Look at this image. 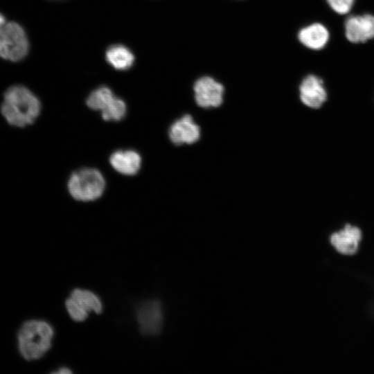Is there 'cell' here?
<instances>
[{
    "instance_id": "e0dca14e",
    "label": "cell",
    "mask_w": 374,
    "mask_h": 374,
    "mask_svg": "<svg viewBox=\"0 0 374 374\" xmlns=\"http://www.w3.org/2000/svg\"><path fill=\"white\" fill-rule=\"evenodd\" d=\"M326 1L334 12L344 15L351 11L355 0H326Z\"/></svg>"
},
{
    "instance_id": "277c9868",
    "label": "cell",
    "mask_w": 374,
    "mask_h": 374,
    "mask_svg": "<svg viewBox=\"0 0 374 374\" xmlns=\"http://www.w3.org/2000/svg\"><path fill=\"white\" fill-rule=\"evenodd\" d=\"M29 50V39L22 26L15 21H6L0 30V57L12 62H20Z\"/></svg>"
},
{
    "instance_id": "9a60e30c",
    "label": "cell",
    "mask_w": 374,
    "mask_h": 374,
    "mask_svg": "<svg viewBox=\"0 0 374 374\" xmlns=\"http://www.w3.org/2000/svg\"><path fill=\"white\" fill-rule=\"evenodd\" d=\"M114 96L110 88L106 86H101L90 93L86 103L90 109L102 112Z\"/></svg>"
},
{
    "instance_id": "52a82bcc",
    "label": "cell",
    "mask_w": 374,
    "mask_h": 374,
    "mask_svg": "<svg viewBox=\"0 0 374 374\" xmlns=\"http://www.w3.org/2000/svg\"><path fill=\"white\" fill-rule=\"evenodd\" d=\"M344 35L353 44H362L374 39V15L365 13L348 17L344 24Z\"/></svg>"
},
{
    "instance_id": "30bf717a",
    "label": "cell",
    "mask_w": 374,
    "mask_h": 374,
    "mask_svg": "<svg viewBox=\"0 0 374 374\" xmlns=\"http://www.w3.org/2000/svg\"><path fill=\"white\" fill-rule=\"evenodd\" d=\"M168 135L175 145L193 144L200 137V128L190 115L186 114L170 125Z\"/></svg>"
},
{
    "instance_id": "4fadbf2b",
    "label": "cell",
    "mask_w": 374,
    "mask_h": 374,
    "mask_svg": "<svg viewBox=\"0 0 374 374\" xmlns=\"http://www.w3.org/2000/svg\"><path fill=\"white\" fill-rule=\"evenodd\" d=\"M109 163L118 172L125 175H134L141 168V157L134 150H117L110 156Z\"/></svg>"
},
{
    "instance_id": "9c48e42d",
    "label": "cell",
    "mask_w": 374,
    "mask_h": 374,
    "mask_svg": "<svg viewBox=\"0 0 374 374\" xmlns=\"http://www.w3.org/2000/svg\"><path fill=\"white\" fill-rule=\"evenodd\" d=\"M299 98L305 106L318 109L326 101L327 91L323 80L317 75H307L301 82Z\"/></svg>"
},
{
    "instance_id": "5bb4252c",
    "label": "cell",
    "mask_w": 374,
    "mask_h": 374,
    "mask_svg": "<svg viewBox=\"0 0 374 374\" xmlns=\"http://www.w3.org/2000/svg\"><path fill=\"white\" fill-rule=\"evenodd\" d=\"M105 59L114 69L125 71L132 67L135 57L127 46L123 44H114L107 49Z\"/></svg>"
},
{
    "instance_id": "2e32d148",
    "label": "cell",
    "mask_w": 374,
    "mask_h": 374,
    "mask_svg": "<svg viewBox=\"0 0 374 374\" xmlns=\"http://www.w3.org/2000/svg\"><path fill=\"white\" fill-rule=\"evenodd\" d=\"M127 107L125 101L114 96L109 105L102 111L101 116L106 121H119L126 114Z\"/></svg>"
},
{
    "instance_id": "ba28073f",
    "label": "cell",
    "mask_w": 374,
    "mask_h": 374,
    "mask_svg": "<svg viewBox=\"0 0 374 374\" xmlns=\"http://www.w3.org/2000/svg\"><path fill=\"white\" fill-rule=\"evenodd\" d=\"M136 319L139 329L143 335H159L163 322L161 302L153 300L141 304L136 310Z\"/></svg>"
},
{
    "instance_id": "8992f818",
    "label": "cell",
    "mask_w": 374,
    "mask_h": 374,
    "mask_svg": "<svg viewBox=\"0 0 374 374\" xmlns=\"http://www.w3.org/2000/svg\"><path fill=\"white\" fill-rule=\"evenodd\" d=\"M194 98L202 108L218 107L223 103L224 87L213 77L204 75L193 84Z\"/></svg>"
},
{
    "instance_id": "8fae6325",
    "label": "cell",
    "mask_w": 374,
    "mask_h": 374,
    "mask_svg": "<svg viewBox=\"0 0 374 374\" xmlns=\"http://www.w3.org/2000/svg\"><path fill=\"white\" fill-rule=\"evenodd\" d=\"M330 32L321 23L314 22L301 28L297 33L299 43L312 51L325 48L330 40Z\"/></svg>"
},
{
    "instance_id": "6da1fadb",
    "label": "cell",
    "mask_w": 374,
    "mask_h": 374,
    "mask_svg": "<svg viewBox=\"0 0 374 374\" xmlns=\"http://www.w3.org/2000/svg\"><path fill=\"white\" fill-rule=\"evenodd\" d=\"M1 111L9 124L22 127L34 123L40 113L41 103L25 86L12 85L3 94Z\"/></svg>"
},
{
    "instance_id": "5b68a950",
    "label": "cell",
    "mask_w": 374,
    "mask_h": 374,
    "mask_svg": "<svg viewBox=\"0 0 374 374\" xmlns=\"http://www.w3.org/2000/svg\"><path fill=\"white\" fill-rule=\"evenodd\" d=\"M65 304L70 317L75 321H84L91 310L100 314L103 310L101 301L95 294L81 289L73 290Z\"/></svg>"
},
{
    "instance_id": "ac0fdd59",
    "label": "cell",
    "mask_w": 374,
    "mask_h": 374,
    "mask_svg": "<svg viewBox=\"0 0 374 374\" xmlns=\"http://www.w3.org/2000/svg\"><path fill=\"white\" fill-rule=\"evenodd\" d=\"M53 373H60V374H65V373H71V371L67 368H61L59 371L56 372H53Z\"/></svg>"
},
{
    "instance_id": "7a4b0ae2",
    "label": "cell",
    "mask_w": 374,
    "mask_h": 374,
    "mask_svg": "<svg viewBox=\"0 0 374 374\" xmlns=\"http://www.w3.org/2000/svg\"><path fill=\"white\" fill-rule=\"evenodd\" d=\"M53 336V328L46 321H26L18 333V344L21 354L27 360L42 357L51 348Z\"/></svg>"
},
{
    "instance_id": "3957f363",
    "label": "cell",
    "mask_w": 374,
    "mask_h": 374,
    "mask_svg": "<svg viewBox=\"0 0 374 374\" xmlns=\"http://www.w3.org/2000/svg\"><path fill=\"white\" fill-rule=\"evenodd\" d=\"M69 194L75 199L90 202L99 198L105 188V180L97 169L84 168L74 172L67 184Z\"/></svg>"
},
{
    "instance_id": "d6986e66",
    "label": "cell",
    "mask_w": 374,
    "mask_h": 374,
    "mask_svg": "<svg viewBox=\"0 0 374 374\" xmlns=\"http://www.w3.org/2000/svg\"><path fill=\"white\" fill-rule=\"evenodd\" d=\"M6 23V17L1 12H0V30Z\"/></svg>"
},
{
    "instance_id": "7c38bea8",
    "label": "cell",
    "mask_w": 374,
    "mask_h": 374,
    "mask_svg": "<svg viewBox=\"0 0 374 374\" xmlns=\"http://www.w3.org/2000/svg\"><path fill=\"white\" fill-rule=\"evenodd\" d=\"M362 237V231L358 227L346 224L344 229L330 235V242L339 253L353 255L357 251Z\"/></svg>"
}]
</instances>
